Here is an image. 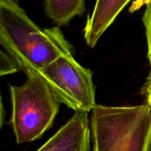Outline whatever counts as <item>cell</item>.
<instances>
[{"mask_svg":"<svg viewBox=\"0 0 151 151\" xmlns=\"http://www.w3.org/2000/svg\"><path fill=\"white\" fill-rule=\"evenodd\" d=\"M0 43L27 76L72 53L60 28L41 29L16 0H0Z\"/></svg>","mask_w":151,"mask_h":151,"instance_id":"cell-1","label":"cell"},{"mask_svg":"<svg viewBox=\"0 0 151 151\" xmlns=\"http://www.w3.org/2000/svg\"><path fill=\"white\" fill-rule=\"evenodd\" d=\"M151 126V109L96 105L90 128L93 151H145Z\"/></svg>","mask_w":151,"mask_h":151,"instance_id":"cell-2","label":"cell"},{"mask_svg":"<svg viewBox=\"0 0 151 151\" xmlns=\"http://www.w3.org/2000/svg\"><path fill=\"white\" fill-rule=\"evenodd\" d=\"M12 113L10 124L16 142L38 139L52 125L60 102L40 74L28 75L24 83L10 86Z\"/></svg>","mask_w":151,"mask_h":151,"instance_id":"cell-3","label":"cell"},{"mask_svg":"<svg viewBox=\"0 0 151 151\" xmlns=\"http://www.w3.org/2000/svg\"><path fill=\"white\" fill-rule=\"evenodd\" d=\"M61 103L75 111L89 113L96 106L92 72L68 54L60 56L40 73Z\"/></svg>","mask_w":151,"mask_h":151,"instance_id":"cell-4","label":"cell"},{"mask_svg":"<svg viewBox=\"0 0 151 151\" xmlns=\"http://www.w3.org/2000/svg\"><path fill=\"white\" fill-rule=\"evenodd\" d=\"M88 114L75 111L72 118L37 151H90L91 137Z\"/></svg>","mask_w":151,"mask_h":151,"instance_id":"cell-5","label":"cell"},{"mask_svg":"<svg viewBox=\"0 0 151 151\" xmlns=\"http://www.w3.org/2000/svg\"><path fill=\"white\" fill-rule=\"evenodd\" d=\"M131 0H96L84 29L87 45L93 48L102 35Z\"/></svg>","mask_w":151,"mask_h":151,"instance_id":"cell-6","label":"cell"},{"mask_svg":"<svg viewBox=\"0 0 151 151\" xmlns=\"http://www.w3.org/2000/svg\"><path fill=\"white\" fill-rule=\"evenodd\" d=\"M45 11L55 24L65 26L75 16L83 14L85 0H45Z\"/></svg>","mask_w":151,"mask_h":151,"instance_id":"cell-7","label":"cell"},{"mask_svg":"<svg viewBox=\"0 0 151 151\" xmlns=\"http://www.w3.org/2000/svg\"><path fill=\"white\" fill-rule=\"evenodd\" d=\"M20 69L16 60L7 52L1 51V67L0 75L1 76L13 74Z\"/></svg>","mask_w":151,"mask_h":151,"instance_id":"cell-8","label":"cell"},{"mask_svg":"<svg viewBox=\"0 0 151 151\" xmlns=\"http://www.w3.org/2000/svg\"><path fill=\"white\" fill-rule=\"evenodd\" d=\"M142 21L145 27L146 38L147 43V58L151 68V1L146 4ZM151 72V71H150Z\"/></svg>","mask_w":151,"mask_h":151,"instance_id":"cell-9","label":"cell"},{"mask_svg":"<svg viewBox=\"0 0 151 151\" xmlns=\"http://www.w3.org/2000/svg\"><path fill=\"white\" fill-rule=\"evenodd\" d=\"M142 92L145 96L146 103L150 106L151 109V72L147 78L146 83L145 84Z\"/></svg>","mask_w":151,"mask_h":151,"instance_id":"cell-10","label":"cell"},{"mask_svg":"<svg viewBox=\"0 0 151 151\" xmlns=\"http://www.w3.org/2000/svg\"><path fill=\"white\" fill-rule=\"evenodd\" d=\"M145 151H151V126L150 131H149L148 137H147V142H146V146H145Z\"/></svg>","mask_w":151,"mask_h":151,"instance_id":"cell-11","label":"cell"},{"mask_svg":"<svg viewBox=\"0 0 151 151\" xmlns=\"http://www.w3.org/2000/svg\"><path fill=\"white\" fill-rule=\"evenodd\" d=\"M1 114H3V112H4V109H3V103H1ZM2 124H3V115L1 114V126H2Z\"/></svg>","mask_w":151,"mask_h":151,"instance_id":"cell-12","label":"cell"}]
</instances>
